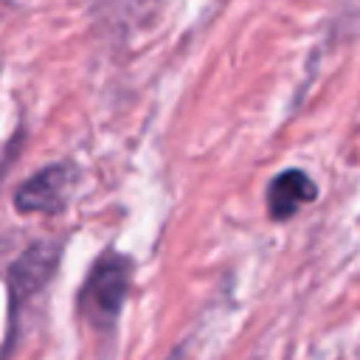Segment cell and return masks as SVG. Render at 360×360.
<instances>
[{"label": "cell", "instance_id": "6da1fadb", "mask_svg": "<svg viewBox=\"0 0 360 360\" xmlns=\"http://www.w3.org/2000/svg\"><path fill=\"white\" fill-rule=\"evenodd\" d=\"M132 281V262L121 253H104L87 273V281L79 292V309L82 315L98 326L107 329L115 323Z\"/></svg>", "mask_w": 360, "mask_h": 360}, {"label": "cell", "instance_id": "7a4b0ae2", "mask_svg": "<svg viewBox=\"0 0 360 360\" xmlns=\"http://www.w3.org/2000/svg\"><path fill=\"white\" fill-rule=\"evenodd\" d=\"M59 264V245L56 242H34L28 250L8 270V301L17 312L31 295H37Z\"/></svg>", "mask_w": 360, "mask_h": 360}, {"label": "cell", "instance_id": "3957f363", "mask_svg": "<svg viewBox=\"0 0 360 360\" xmlns=\"http://www.w3.org/2000/svg\"><path fill=\"white\" fill-rule=\"evenodd\" d=\"M73 169L65 163L45 166L34 177H28L14 197L17 211L22 214H56L68 202V191L73 183Z\"/></svg>", "mask_w": 360, "mask_h": 360}, {"label": "cell", "instance_id": "277c9868", "mask_svg": "<svg viewBox=\"0 0 360 360\" xmlns=\"http://www.w3.org/2000/svg\"><path fill=\"white\" fill-rule=\"evenodd\" d=\"M315 197H318L315 180L301 169H287L276 174L267 186V211L273 219H287Z\"/></svg>", "mask_w": 360, "mask_h": 360}, {"label": "cell", "instance_id": "5b68a950", "mask_svg": "<svg viewBox=\"0 0 360 360\" xmlns=\"http://www.w3.org/2000/svg\"><path fill=\"white\" fill-rule=\"evenodd\" d=\"M172 360H180V352H177V354H174V357H172Z\"/></svg>", "mask_w": 360, "mask_h": 360}]
</instances>
